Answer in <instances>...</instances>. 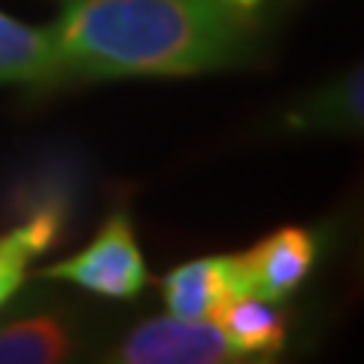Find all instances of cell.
<instances>
[{
	"instance_id": "cell-10",
	"label": "cell",
	"mask_w": 364,
	"mask_h": 364,
	"mask_svg": "<svg viewBox=\"0 0 364 364\" xmlns=\"http://www.w3.org/2000/svg\"><path fill=\"white\" fill-rule=\"evenodd\" d=\"M294 128L313 131H352L361 124V70L355 67L340 82L322 88L316 97L289 116Z\"/></svg>"
},
{
	"instance_id": "cell-6",
	"label": "cell",
	"mask_w": 364,
	"mask_h": 364,
	"mask_svg": "<svg viewBox=\"0 0 364 364\" xmlns=\"http://www.w3.org/2000/svg\"><path fill=\"white\" fill-rule=\"evenodd\" d=\"M64 64L49 28H31L0 13V85H52Z\"/></svg>"
},
{
	"instance_id": "cell-7",
	"label": "cell",
	"mask_w": 364,
	"mask_h": 364,
	"mask_svg": "<svg viewBox=\"0 0 364 364\" xmlns=\"http://www.w3.org/2000/svg\"><path fill=\"white\" fill-rule=\"evenodd\" d=\"M213 325L243 358L277 355L286 346V318L258 294H240L215 313Z\"/></svg>"
},
{
	"instance_id": "cell-2",
	"label": "cell",
	"mask_w": 364,
	"mask_h": 364,
	"mask_svg": "<svg viewBox=\"0 0 364 364\" xmlns=\"http://www.w3.org/2000/svg\"><path fill=\"white\" fill-rule=\"evenodd\" d=\"M43 277L73 282L100 298L128 301L146 289L149 270H146L143 252L134 240L128 213H112L82 252L43 267Z\"/></svg>"
},
{
	"instance_id": "cell-8",
	"label": "cell",
	"mask_w": 364,
	"mask_h": 364,
	"mask_svg": "<svg viewBox=\"0 0 364 364\" xmlns=\"http://www.w3.org/2000/svg\"><path fill=\"white\" fill-rule=\"evenodd\" d=\"M64 213L58 203H46L33 210L13 231L0 234V306L21 289L28 277V264L37 255L49 252L61 234Z\"/></svg>"
},
{
	"instance_id": "cell-11",
	"label": "cell",
	"mask_w": 364,
	"mask_h": 364,
	"mask_svg": "<svg viewBox=\"0 0 364 364\" xmlns=\"http://www.w3.org/2000/svg\"><path fill=\"white\" fill-rule=\"evenodd\" d=\"M228 4L240 6V9H243V13H255V9H258V4H261V0H228Z\"/></svg>"
},
{
	"instance_id": "cell-5",
	"label": "cell",
	"mask_w": 364,
	"mask_h": 364,
	"mask_svg": "<svg viewBox=\"0 0 364 364\" xmlns=\"http://www.w3.org/2000/svg\"><path fill=\"white\" fill-rule=\"evenodd\" d=\"M237 258H240L249 294L277 304L289 298L313 270L316 240L304 228H279Z\"/></svg>"
},
{
	"instance_id": "cell-1",
	"label": "cell",
	"mask_w": 364,
	"mask_h": 364,
	"mask_svg": "<svg viewBox=\"0 0 364 364\" xmlns=\"http://www.w3.org/2000/svg\"><path fill=\"white\" fill-rule=\"evenodd\" d=\"M49 31L64 79L198 76L246 58L252 13L228 0H67Z\"/></svg>"
},
{
	"instance_id": "cell-3",
	"label": "cell",
	"mask_w": 364,
	"mask_h": 364,
	"mask_svg": "<svg viewBox=\"0 0 364 364\" xmlns=\"http://www.w3.org/2000/svg\"><path fill=\"white\" fill-rule=\"evenodd\" d=\"M112 361L124 364H225L246 361L207 318L158 316L122 340Z\"/></svg>"
},
{
	"instance_id": "cell-4",
	"label": "cell",
	"mask_w": 364,
	"mask_h": 364,
	"mask_svg": "<svg viewBox=\"0 0 364 364\" xmlns=\"http://www.w3.org/2000/svg\"><path fill=\"white\" fill-rule=\"evenodd\" d=\"M161 294L170 316L179 318H207L213 322L215 313L228 301L249 294L243 267L237 255H213L179 264L161 279Z\"/></svg>"
},
{
	"instance_id": "cell-9",
	"label": "cell",
	"mask_w": 364,
	"mask_h": 364,
	"mask_svg": "<svg viewBox=\"0 0 364 364\" xmlns=\"http://www.w3.org/2000/svg\"><path fill=\"white\" fill-rule=\"evenodd\" d=\"M70 334L52 316L0 328V364H55L70 355Z\"/></svg>"
}]
</instances>
